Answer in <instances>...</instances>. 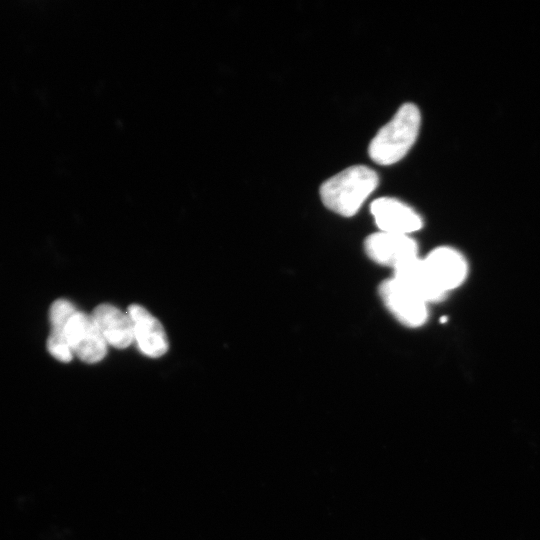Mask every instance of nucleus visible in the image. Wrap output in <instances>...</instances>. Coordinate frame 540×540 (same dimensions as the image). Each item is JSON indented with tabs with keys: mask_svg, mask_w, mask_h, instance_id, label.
I'll use <instances>...</instances> for the list:
<instances>
[{
	"mask_svg": "<svg viewBox=\"0 0 540 540\" xmlns=\"http://www.w3.org/2000/svg\"><path fill=\"white\" fill-rule=\"evenodd\" d=\"M378 182L373 169L364 165L350 166L323 182L320 197L328 209L350 217L358 212Z\"/></svg>",
	"mask_w": 540,
	"mask_h": 540,
	"instance_id": "obj_2",
	"label": "nucleus"
},
{
	"mask_svg": "<svg viewBox=\"0 0 540 540\" xmlns=\"http://www.w3.org/2000/svg\"><path fill=\"white\" fill-rule=\"evenodd\" d=\"M365 251L374 262L393 269L418 257L417 243L409 235L382 231L366 238Z\"/></svg>",
	"mask_w": 540,
	"mask_h": 540,
	"instance_id": "obj_5",
	"label": "nucleus"
},
{
	"mask_svg": "<svg viewBox=\"0 0 540 540\" xmlns=\"http://www.w3.org/2000/svg\"><path fill=\"white\" fill-rule=\"evenodd\" d=\"M423 262L433 282L446 294L460 286L467 277V262L454 248L438 247Z\"/></svg>",
	"mask_w": 540,
	"mask_h": 540,
	"instance_id": "obj_6",
	"label": "nucleus"
},
{
	"mask_svg": "<svg viewBox=\"0 0 540 540\" xmlns=\"http://www.w3.org/2000/svg\"><path fill=\"white\" fill-rule=\"evenodd\" d=\"M375 223L382 232L408 235L423 226L421 216L398 199L381 197L370 205Z\"/></svg>",
	"mask_w": 540,
	"mask_h": 540,
	"instance_id": "obj_7",
	"label": "nucleus"
},
{
	"mask_svg": "<svg viewBox=\"0 0 540 540\" xmlns=\"http://www.w3.org/2000/svg\"><path fill=\"white\" fill-rule=\"evenodd\" d=\"M393 278L427 304L441 301L446 296L433 282L423 259L418 257L395 268Z\"/></svg>",
	"mask_w": 540,
	"mask_h": 540,
	"instance_id": "obj_10",
	"label": "nucleus"
},
{
	"mask_svg": "<svg viewBox=\"0 0 540 540\" xmlns=\"http://www.w3.org/2000/svg\"><path fill=\"white\" fill-rule=\"evenodd\" d=\"M127 313L133 323L134 340L139 350L151 358L164 355L168 350V340L159 320L138 304H131Z\"/></svg>",
	"mask_w": 540,
	"mask_h": 540,
	"instance_id": "obj_8",
	"label": "nucleus"
},
{
	"mask_svg": "<svg viewBox=\"0 0 540 540\" xmlns=\"http://www.w3.org/2000/svg\"><path fill=\"white\" fill-rule=\"evenodd\" d=\"M420 123L418 107L412 103L403 104L370 142V158L379 165H391L401 160L415 143Z\"/></svg>",
	"mask_w": 540,
	"mask_h": 540,
	"instance_id": "obj_3",
	"label": "nucleus"
},
{
	"mask_svg": "<svg viewBox=\"0 0 540 540\" xmlns=\"http://www.w3.org/2000/svg\"><path fill=\"white\" fill-rule=\"evenodd\" d=\"M379 292L388 310L403 325L419 327L426 322L428 317L427 303L395 278L383 281Z\"/></svg>",
	"mask_w": 540,
	"mask_h": 540,
	"instance_id": "obj_4",
	"label": "nucleus"
},
{
	"mask_svg": "<svg viewBox=\"0 0 540 540\" xmlns=\"http://www.w3.org/2000/svg\"><path fill=\"white\" fill-rule=\"evenodd\" d=\"M108 345L127 348L134 341L133 323L127 312L111 304H100L91 314Z\"/></svg>",
	"mask_w": 540,
	"mask_h": 540,
	"instance_id": "obj_9",
	"label": "nucleus"
},
{
	"mask_svg": "<svg viewBox=\"0 0 540 540\" xmlns=\"http://www.w3.org/2000/svg\"><path fill=\"white\" fill-rule=\"evenodd\" d=\"M50 336L69 344L73 355L94 364L107 354L105 339L91 315L77 310L70 302L55 301L49 310Z\"/></svg>",
	"mask_w": 540,
	"mask_h": 540,
	"instance_id": "obj_1",
	"label": "nucleus"
}]
</instances>
